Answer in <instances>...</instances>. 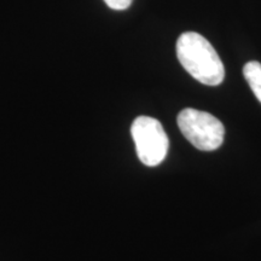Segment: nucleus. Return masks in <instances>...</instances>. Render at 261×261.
<instances>
[{"label": "nucleus", "instance_id": "3", "mask_svg": "<svg viewBox=\"0 0 261 261\" xmlns=\"http://www.w3.org/2000/svg\"><path fill=\"white\" fill-rule=\"evenodd\" d=\"M138 159L148 167L159 166L166 159L169 140L159 120L150 116H138L130 127Z\"/></svg>", "mask_w": 261, "mask_h": 261}, {"label": "nucleus", "instance_id": "4", "mask_svg": "<svg viewBox=\"0 0 261 261\" xmlns=\"http://www.w3.org/2000/svg\"><path fill=\"white\" fill-rule=\"evenodd\" d=\"M243 75L248 85L261 103V63L250 61L243 67Z\"/></svg>", "mask_w": 261, "mask_h": 261}, {"label": "nucleus", "instance_id": "2", "mask_svg": "<svg viewBox=\"0 0 261 261\" xmlns=\"http://www.w3.org/2000/svg\"><path fill=\"white\" fill-rule=\"evenodd\" d=\"M177 123L182 136L202 151H213L224 143L223 122L210 113L187 108L179 113Z\"/></svg>", "mask_w": 261, "mask_h": 261}, {"label": "nucleus", "instance_id": "5", "mask_svg": "<svg viewBox=\"0 0 261 261\" xmlns=\"http://www.w3.org/2000/svg\"><path fill=\"white\" fill-rule=\"evenodd\" d=\"M132 2L133 0H104V3H106L110 9L117 10V11L128 9L130 4H132Z\"/></svg>", "mask_w": 261, "mask_h": 261}, {"label": "nucleus", "instance_id": "1", "mask_svg": "<svg viewBox=\"0 0 261 261\" xmlns=\"http://www.w3.org/2000/svg\"><path fill=\"white\" fill-rule=\"evenodd\" d=\"M177 57L194 79L207 86H218L225 79V68L219 55L204 37L185 32L177 41Z\"/></svg>", "mask_w": 261, "mask_h": 261}]
</instances>
